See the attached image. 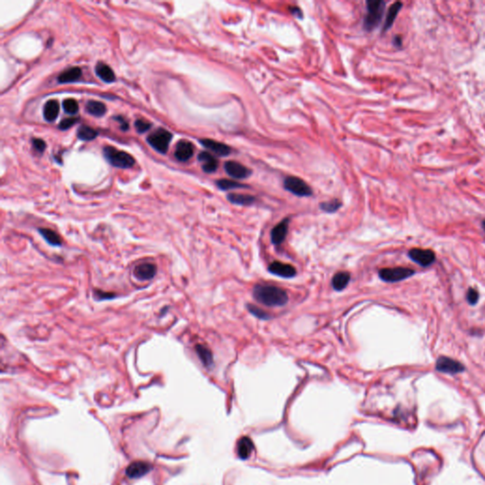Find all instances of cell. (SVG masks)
Returning <instances> with one entry per match:
<instances>
[{"instance_id": "1", "label": "cell", "mask_w": 485, "mask_h": 485, "mask_svg": "<svg viewBox=\"0 0 485 485\" xmlns=\"http://www.w3.org/2000/svg\"><path fill=\"white\" fill-rule=\"evenodd\" d=\"M253 298L268 307H280L288 302L287 292L272 284H256L253 288Z\"/></svg>"}, {"instance_id": "2", "label": "cell", "mask_w": 485, "mask_h": 485, "mask_svg": "<svg viewBox=\"0 0 485 485\" xmlns=\"http://www.w3.org/2000/svg\"><path fill=\"white\" fill-rule=\"evenodd\" d=\"M386 3L382 0H369L367 1V15L364 19V28L366 31L371 32L375 29L381 22Z\"/></svg>"}, {"instance_id": "3", "label": "cell", "mask_w": 485, "mask_h": 485, "mask_svg": "<svg viewBox=\"0 0 485 485\" xmlns=\"http://www.w3.org/2000/svg\"><path fill=\"white\" fill-rule=\"evenodd\" d=\"M104 156L111 165L117 168H131L135 164V159L131 155L112 146L104 148Z\"/></svg>"}, {"instance_id": "4", "label": "cell", "mask_w": 485, "mask_h": 485, "mask_svg": "<svg viewBox=\"0 0 485 485\" xmlns=\"http://www.w3.org/2000/svg\"><path fill=\"white\" fill-rule=\"evenodd\" d=\"M173 139V135L168 130L159 128L153 132L147 138L150 145L159 153L165 154L169 149V144Z\"/></svg>"}, {"instance_id": "5", "label": "cell", "mask_w": 485, "mask_h": 485, "mask_svg": "<svg viewBox=\"0 0 485 485\" xmlns=\"http://www.w3.org/2000/svg\"><path fill=\"white\" fill-rule=\"evenodd\" d=\"M415 274V271L407 267H393L383 268L378 272L379 278L386 282H397L406 280Z\"/></svg>"}, {"instance_id": "6", "label": "cell", "mask_w": 485, "mask_h": 485, "mask_svg": "<svg viewBox=\"0 0 485 485\" xmlns=\"http://www.w3.org/2000/svg\"><path fill=\"white\" fill-rule=\"evenodd\" d=\"M283 187L286 191L297 196H310L313 193L311 187L305 183L301 178L296 176H287L283 181Z\"/></svg>"}, {"instance_id": "7", "label": "cell", "mask_w": 485, "mask_h": 485, "mask_svg": "<svg viewBox=\"0 0 485 485\" xmlns=\"http://www.w3.org/2000/svg\"><path fill=\"white\" fill-rule=\"evenodd\" d=\"M436 370L440 373L457 374L465 371V366L461 362L453 358L448 356H441L437 359Z\"/></svg>"}, {"instance_id": "8", "label": "cell", "mask_w": 485, "mask_h": 485, "mask_svg": "<svg viewBox=\"0 0 485 485\" xmlns=\"http://www.w3.org/2000/svg\"><path fill=\"white\" fill-rule=\"evenodd\" d=\"M409 256L411 260L421 266H429L435 260V253L430 249H423V248H412L409 252Z\"/></svg>"}, {"instance_id": "9", "label": "cell", "mask_w": 485, "mask_h": 485, "mask_svg": "<svg viewBox=\"0 0 485 485\" xmlns=\"http://www.w3.org/2000/svg\"><path fill=\"white\" fill-rule=\"evenodd\" d=\"M268 271L273 275L279 276L281 278H293L297 275V270L291 264L283 263L279 261H273L268 266Z\"/></svg>"}, {"instance_id": "10", "label": "cell", "mask_w": 485, "mask_h": 485, "mask_svg": "<svg viewBox=\"0 0 485 485\" xmlns=\"http://www.w3.org/2000/svg\"><path fill=\"white\" fill-rule=\"evenodd\" d=\"M288 226H289V218H285L272 228L270 233V239L273 244L280 245L285 241V238L288 233Z\"/></svg>"}, {"instance_id": "11", "label": "cell", "mask_w": 485, "mask_h": 485, "mask_svg": "<svg viewBox=\"0 0 485 485\" xmlns=\"http://www.w3.org/2000/svg\"><path fill=\"white\" fill-rule=\"evenodd\" d=\"M224 167L226 173L236 179H243L251 174V171L249 169L236 161H226Z\"/></svg>"}, {"instance_id": "12", "label": "cell", "mask_w": 485, "mask_h": 485, "mask_svg": "<svg viewBox=\"0 0 485 485\" xmlns=\"http://www.w3.org/2000/svg\"><path fill=\"white\" fill-rule=\"evenodd\" d=\"M193 153H194V147L191 142L188 140H180L176 143L174 156L179 161L186 162L190 158H191Z\"/></svg>"}, {"instance_id": "13", "label": "cell", "mask_w": 485, "mask_h": 485, "mask_svg": "<svg viewBox=\"0 0 485 485\" xmlns=\"http://www.w3.org/2000/svg\"><path fill=\"white\" fill-rule=\"evenodd\" d=\"M156 274V266L151 262H144L137 265L134 269V275L137 279L148 280L153 279Z\"/></svg>"}, {"instance_id": "14", "label": "cell", "mask_w": 485, "mask_h": 485, "mask_svg": "<svg viewBox=\"0 0 485 485\" xmlns=\"http://www.w3.org/2000/svg\"><path fill=\"white\" fill-rule=\"evenodd\" d=\"M200 143L207 149L213 152L214 154H216L217 156H228L230 154V151H231L229 146H227L226 144L213 140V139H201Z\"/></svg>"}, {"instance_id": "15", "label": "cell", "mask_w": 485, "mask_h": 485, "mask_svg": "<svg viewBox=\"0 0 485 485\" xmlns=\"http://www.w3.org/2000/svg\"><path fill=\"white\" fill-rule=\"evenodd\" d=\"M198 159L200 162H202L203 171L208 173H214L218 168V161L212 155L208 152L200 153L198 155Z\"/></svg>"}, {"instance_id": "16", "label": "cell", "mask_w": 485, "mask_h": 485, "mask_svg": "<svg viewBox=\"0 0 485 485\" xmlns=\"http://www.w3.org/2000/svg\"><path fill=\"white\" fill-rule=\"evenodd\" d=\"M95 71L97 76L104 83L110 84L116 80V76L111 68L104 63H98L95 68Z\"/></svg>"}, {"instance_id": "17", "label": "cell", "mask_w": 485, "mask_h": 485, "mask_svg": "<svg viewBox=\"0 0 485 485\" xmlns=\"http://www.w3.org/2000/svg\"><path fill=\"white\" fill-rule=\"evenodd\" d=\"M82 76V70L80 68H70L58 76V83L59 84H69L73 83L75 81L79 80V78Z\"/></svg>"}, {"instance_id": "18", "label": "cell", "mask_w": 485, "mask_h": 485, "mask_svg": "<svg viewBox=\"0 0 485 485\" xmlns=\"http://www.w3.org/2000/svg\"><path fill=\"white\" fill-rule=\"evenodd\" d=\"M351 280V274L346 271H341L334 275L332 279V286L336 291H342Z\"/></svg>"}, {"instance_id": "19", "label": "cell", "mask_w": 485, "mask_h": 485, "mask_svg": "<svg viewBox=\"0 0 485 485\" xmlns=\"http://www.w3.org/2000/svg\"><path fill=\"white\" fill-rule=\"evenodd\" d=\"M60 111V104L55 100H51L46 103L44 106V118L46 121H54Z\"/></svg>"}, {"instance_id": "20", "label": "cell", "mask_w": 485, "mask_h": 485, "mask_svg": "<svg viewBox=\"0 0 485 485\" xmlns=\"http://www.w3.org/2000/svg\"><path fill=\"white\" fill-rule=\"evenodd\" d=\"M150 468L151 467H150L149 465L146 463H142V462L134 463L127 468L126 474L128 477H130L132 479L139 478V477L145 475L146 473H148L150 471Z\"/></svg>"}, {"instance_id": "21", "label": "cell", "mask_w": 485, "mask_h": 485, "mask_svg": "<svg viewBox=\"0 0 485 485\" xmlns=\"http://www.w3.org/2000/svg\"><path fill=\"white\" fill-rule=\"evenodd\" d=\"M195 351L204 366L208 368L213 364V355L209 348H208L206 345L197 344L195 346Z\"/></svg>"}, {"instance_id": "22", "label": "cell", "mask_w": 485, "mask_h": 485, "mask_svg": "<svg viewBox=\"0 0 485 485\" xmlns=\"http://www.w3.org/2000/svg\"><path fill=\"white\" fill-rule=\"evenodd\" d=\"M253 451V444L247 437H242L237 445V453L241 459H247Z\"/></svg>"}, {"instance_id": "23", "label": "cell", "mask_w": 485, "mask_h": 485, "mask_svg": "<svg viewBox=\"0 0 485 485\" xmlns=\"http://www.w3.org/2000/svg\"><path fill=\"white\" fill-rule=\"evenodd\" d=\"M227 200L235 205L250 206L255 202V197L249 194L229 193L227 195Z\"/></svg>"}, {"instance_id": "24", "label": "cell", "mask_w": 485, "mask_h": 485, "mask_svg": "<svg viewBox=\"0 0 485 485\" xmlns=\"http://www.w3.org/2000/svg\"><path fill=\"white\" fill-rule=\"evenodd\" d=\"M402 3L401 2H395L394 4H392L391 6V8L389 9L388 11V14H387V17H386V20H385V23H384V27H383V32H387L392 25H393V22L394 20L397 17V15L398 13L400 12L401 8H402Z\"/></svg>"}, {"instance_id": "25", "label": "cell", "mask_w": 485, "mask_h": 485, "mask_svg": "<svg viewBox=\"0 0 485 485\" xmlns=\"http://www.w3.org/2000/svg\"><path fill=\"white\" fill-rule=\"evenodd\" d=\"M39 233L43 236V238L52 245L58 246L62 244L61 237L56 231L51 229V228H39Z\"/></svg>"}, {"instance_id": "26", "label": "cell", "mask_w": 485, "mask_h": 485, "mask_svg": "<svg viewBox=\"0 0 485 485\" xmlns=\"http://www.w3.org/2000/svg\"><path fill=\"white\" fill-rule=\"evenodd\" d=\"M86 109L90 115L95 117H102L106 112L105 105L97 101H89L86 105Z\"/></svg>"}, {"instance_id": "27", "label": "cell", "mask_w": 485, "mask_h": 485, "mask_svg": "<svg viewBox=\"0 0 485 485\" xmlns=\"http://www.w3.org/2000/svg\"><path fill=\"white\" fill-rule=\"evenodd\" d=\"M97 136H98V132L89 126H87V125L81 126L77 131V137L80 139L85 140V141L93 140L94 139L97 138Z\"/></svg>"}, {"instance_id": "28", "label": "cell", "mask_w": 485, "mask_h": 485, "mask_svg": "<svg viewBox=\"0 0 485 485\" xmlns=\"http://www.w3.org/2000/svg\"><path fill=\"white\" fill-rule=\"evenodd\" d=\"M216 185L221 189L222 191H228V190H233V189H240V188H246L247 186L238 183L233 180H228V179H220L216 181Z\"/></svg>"}, {"instance_id": "29", "label": "cell", "mask_w": 485, "mask_h": 485, "mask_svg": "<svg viewBox=\"0 0 485 485\" xmlns=\"http://www.w3.org/2000/svg\"><path fill=\"white\" fill-rule=\"evenodd\" d=\"M341 206H342V203L339 200L333 199L331 201L321 203L319 207L323 211L328 212V213H333V212H336V210H338L341 208Z\"/></svg>"}, {"instance_id": "30", "label": "cell", "mask_w": 485, "mask_h": 485, "mask_svg": "<svg viewBox=\"0 0 485 485\" xmlns=\"http://www.w3.org/2000/svg\"><path fill=\"white\" fill-rule=\"evenodd\" d=\"M247 310L249 311L250 314H252L254 317H258L260 319H262V320H268L269 318H271L270 317V314H268L267 312H265L264 310H262L261 308L255 306V305H252V304H247Z\"/></svg>"}, {"instance_id": "31", "label": "cell", "mask_w": 485, "mask_h": 485, "mask_svg": "<svg viewBox=\"0 0 485 485\" xmlns=\"http://www.w3.org/2000/svg\"><path fill=\"white\" fill-rule=\"evenodd\" d=\"M63 109L69 115H75L79 111V104L74 99H67L63 102Z\"/></svg>"}, {"instance_id": "32", "label": "cell", "mask_w": 485, "mask_h": 485, "mask_svg": "<svg viewBox=\"0 0 485 485\" xmlns=\"http://www.w3.org/2000/svg\"><path fill=\"white\" fill-rule=\"evenodd\" d=\"M135 126H136V130L138 131L139 134H142V133H145L149 130L152 124L150 123L149 121H147L145 120L139 119V120L136 121Z\"/></svg>"}, {"instance_id": "33", "label": "cell", "mask_w": 485, "mask_h": 485, "mask_svg": "<svg viewBox=\"0 0 485 485\" xmlns=\"http://www.w3.org/2000/svg\"><path fill=\"white\" fill-rule=\"evenodd\" d=\"M480 298L479 292L474 288H469L467 291V299L469 304L475 305Z\"/></svg>"}, {"instance_id": "34", "label": "cell", "mask_w": 485, "mask_h": 485, "mask_svg": "<svg viewBox=\"0 0 485 485\" xmlns=\"http://www.w3.org/2000/svg\"><path fill=\"white\" fill-rule=\"evenodd\" d=\"M79 121L78 118H69V119H64L60 124H59V128L61 130H68L69 129L70 127H72L74 125L75 123Z\"/></svg>"}, {"instance_id": "35", "label": "cell", "mask_w": 485, "mask_h": 485, "mask_svg": "<svg viewBox=\"0 0 485 485\" xmlns=\"http://www.w3.org/2000/svg\"><path fill=\"white\" fill-rule=\"evenodd\" d=\"M94 295H95V298L98 299H112L115 297V294H113V293H104L101 290H96Z\"/></svg>"}, {"instance_id": "36", "label": "cell", "mask_w": 485, "mask_h": 485, "mask_svg": "<svg viewBox=\"0 0 485 485\" xmlns=\"http://www.w3.org/2000/svg\"><path fill=\"white\" fill-rule=\"evenodd\" d=\"M33 144H34L35 149L39 153H43L44 150L46 148V143L44 142V140H42L40 139H34L33 140Z\"/></svg>"}, {"instance_id": "37", "label": "cell", "mask_w": 485, "mask_h": 485, "mask_svg": "<svg viewBox=\"0 0 485 485\" xmlns=\"http://www.w3.org/2000/svg\"><path fill=\"white\" fill-rule=\"evenodd\" d=\"M115 119H116V120H117V121L121 123V130L126 131L128 129V128H129L128 123L126 122V121H125L122 117H116Z\"/></svg>"}, {"instance_id": "38", "label": "cell", "mask_w": 485, "mask_h": 485, "mask_svg": "<svg viewBox=\"0 0 485 485\" xmlns=\"http://www.w3.org/2000/svg\"><path fill=\"white\" fill-rule=\"evenodd\" d=\"M394 44L397 47H400L402 45V39H401L400 36H396V37L394 38Z\"/></svg>"}, {"instance_id": "39", "label": "cell", "mask_w": 485, "mask_h": 485, "mask_svg": "<svg viewBox=\"0 0 485 485\" xmlns=\"http://www.w3.org/2000/svg\"><path fill=\"white\" fill-rule=\"evenodd\" d=\"M291 12H292V14H293V15H299V17H301V12H300V10L298 9V8H293V9L291 10Z\"/></svg>"}, {"instance_id": "40", "label": "cell", "mask_w": 485, "mask_h": 485, "mask_svg": "<svg viewBox=\"0 0 485 485\" xmlns=\"http://www.w3.org/2000/svg\"><path fill=\"white\" fill-rule=\"evenodd\" d=\"M483 228H484V230L485 231V219L483 221Z\"/></svg>"}]
</instances>
